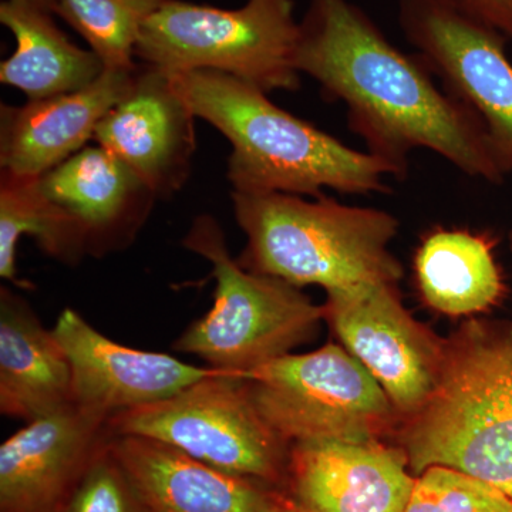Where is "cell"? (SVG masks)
<instances>
[{
  "mask_svg": "<svg viewBox=\"0 0 512 512\" xmlns=\"http://www.w3.org/2000/svg\"><path fill=\"white\" fill-rule=\"evenodd\" d=\"M64 512H148L137 488L111 453L109 439L94 457Z\"/></svg>",
  "mask_w": 512,
  "mask_h": 512,
  "instance_id": "obj_24",
  "label": "cell"
},
{
  "mask_svg": "<svg viewBox=\"0 0 512 512\" xmlns=\"http://www.w3.org/2000/svg\"><path fill=\"white\" fill-rule=\"evenodd\" d=\"M23 235L35 238L37 247L63 264H77L87 255L79 222L47 197L40 177L0 170V276L30 288L16 269Z\"/></svg>",
  "mask_w": 512,
  "mask_h": 512,
  "instance_id": "obj_21",
  "label": "cell"
},
{
  "mask_svg": "<svg viewBox=\"0 0 512 512\" xmlns=\"http://www.w3.org/2000/svg\"><path fill=\"white\" fill-rule=\"evenodd\" d=\"M43 191L76 218L87 255L123 251L158 200L128 165L103 147H84L40 177Z\"/></svg>",
  "mask_w": 512,
  "mask_h": 512,
  "instance_id": "obj_17",
  "label": "cell"
},
{
  "mask_svg": "<svg viewBox=\"0 0 512 512\" xmlns=\"http://www.w3.org/2000/svg\"><path fill=\"white\" fill-rule=\"evenodd\" d=\"M508 245H510V251L512 254V229L510 231V234H508Z\"/></svg>",
  "mask_w": 512,
  "mask_h": 512,
  "instance_id": "obj_28",
  "label": "cell"
},
{
  "mask_svg": "<svg viewBox=\"0 0 512 512\" xmlns=\"http://www.w3.org/2000/svg\"><path fill=\"white\" fill-rule=\"evenodd\" d=\"M183 242L210 262L217 285L214 305L175 340V352L244 376L318 336L325 320L322 306L301 288L242 268L229 254L224 229L214 217L195 218Z\"/></svg>",
  "mask_w": 512,
  "mask_h": 512,
  "instance_id": "obj_5",
  "label": "cell"
},
{
  "mask_svg": "<svg viewBox=\"0 0 512 512\" xmlns=\"http://www.w3.org/2000/svg\"><path fill=\"white\" fill-rule=\"evenodd\" d=\"M107 431L160 441L286 493L291 446L262 419L241 376L217 372L163 402L114 414Z\"/></svg>",
  "mask_w": 512,
  "mask_h": 512,
  "instance_id": "obj_8",
  "label": "cell"
},
{
  "mask_svg": "<svg viewBox=\"0 0 512 512\" xmlns=\"http://www.w3.org/2000/svg\"><path fill=\"white\" fill-rule=\"evenodd\" d=\"M417 477L402 448L379 441L291 446L286 494L302 512H404Z\"/></svg>",
  "mask_w": 512,
  "mask_h": 512,
  "instance_id": "obj_14",
  "label": "cell"
},
{
  "mask_svg": "<svg viewBox=\"0 0 512 512\" xmlns=\"http://www.w3.org/2000/svg\"><path fill=\"white\" fill-rule=\"evenodd\" d=\"M0 22L16 40L15 52L0 64V82L25 93L28 100L79 92L106 72L92 50L67 39L50 13L5 0Z\"/></svg>",
  "mask_w": 512,
  "mask_h": 512,
  "instance_id": "obj_20",
  "label": "cell"
},
{
  "mask_svg": "<svg viewBox=\"0 0 512 512\" xmlns=\"http://www.w3.org/2000/svg\"><path fill=\"white\" fill-rule=\"evenodd\" d=\"M53 333L72 367L73 403L107 419L163 402L220 372L188 365L167 353L127 348L69 308L60 313Z\"/></svg>",
  "mask_w": 512,
  "mask_h": 512,
  "instance_id": "obj_13",
  "label": "cell"
},
{
  "mask_svg": "<svg viewBox=\"0 0 512 512\" xmlns=\"http://www.w3.org/2000/svg\"><path fill=\"white\" fill-rule=\"evenodd\" d=\"M195 119L170 74L138 63L130 92L100 121L93 140L128 165L157 198H168L190 177Z\"/></svg>",
  "mask_w": 512,
  "mask_h": 512,
  "instance_id": "obj_12",
  "label": "cell"
},
{
  "mask_svg": "<svg viewBox=\"0 0 512 512\" xmlns=\"http://www.w3.org/2000/svg\"><path fill=\"white\" fill-rule=\"evenodd\" d=\"M109 448L148 512H282L292 504L278 488L225 473L160 441L110 434Z\"/></svg>",
  "mask_w": 512,
  "mask_h": 512,
  "instance_id": "obj_15",
  "label": "cell"
},
{
  "mask_svg": "<svg viewBox=\"0 0 512 512\" xmlns=\"http://www.w3.org/2000/svg\"><path fill=\"white\" fill-rule=\"evenodd\" d=\"M282 512H302V511L299 510V508L296 507V505L292 503L291 505H288V507H286L285 510Z\"/></svg>",
  "mask_w": 512,
  "mask_h": 512,
  "instance_id": "obj_27",
  "label": "cell"
},
{
  "mask_svg": "<svg viewBox=\"0 0 512 512\" xmlns=\"http://www.w3.org/2000/svg\"><path fill=\"white\" fill-rule=\"evenodd\" d=\"M247 245L237 261L256 274L325 292L367 282L399 284L403 266L390 251L399 220L377 208L352 207L320 195L232 192Z\"/></svg>",
  "mask_w": 512,
  "mask_h": 512,
  "instance_id": "obj_4",
  "label": "cell"
},
{
  "mask_svg": "<svg viewBox=\"0 0 512 512\" xmlns=\"http://www.w3.org/2000/svg\"><path fill=\"white\" fill-rule=\"evenodd\" d=\"M421 301L443 315L490 311L507 292L493 239L467 228L430 229L413 258Z\"/></svg>",
  "mask_w": 512,
  "mask_h": 512,
  "instance_id": "obj_19",
  "label": "cell"
},
{
  "mask_svg": "<svg viewBox=\"0 0 512 512\" xmlns=\"http://www.w3.org/2000/svg\"><path fill=\"white\" fill-rule=\"evenodd\" d=\"M404 512H512V501L477 478L431 467L417 476Z\"/></svg>",
  "mask_w": 512,
  "mask_h": 512,
  "instance_id": "obj_23",
  "label": "cell"
},
{
  "mask_svg": "<svg viewBox=\"0 0 512 512\" xmlns=\"http://www.w3.org/2000/svg\"><path fill=\"white\" fill-rule=\"evenodd\" d=\"M394 434L414 476L450 468L512 501V325L468 319L451 333L436 392Z\"/></svg>",
  "mask_w": 512,
  "mask_h": 512,
  "instance_id": "obj_3",
  "label": "cell"
},
{
  "mask_svg": "<svg viewBox=\"0 0 512 512\" xmlns=\"http://www.w3.org/2000/svg\"><path fill=\"white\" fill-rule=\"evenodd\" d=\"M241 377L255 409L289 446L379 441L402 420L372 373L336 343L289 353Z\"/></svg>",
  "mask_w": 512,
  "mask_h": 512,
  "instance_id": "obj_7",
  "label": "cell"
},
{
  "mask_svg": "<svg viewBox=\"0 0 512 512\" xmlns=\"http://www.w3.org/2000/svg\"><path fill=\"white\" fill-rule=\"evenodd\" d=\"M295 66L348 109V126L367 151L409 173L419 148L439 154L468 177L490 184L507 175L483 121L441 90L419 55H406L350 0H309L299 22Z\"/></svg>",
  "mask_w": 512,
  "mask_h": 512,
  "instance_id": "obj_1",
  "label": "cell"
},
{
  "mask_svg": "<svg viewBox=\"0 0 512 512\" xmlns=\"http://www.w3.org/2000/svg\"><path fill=\"white\" fill-rule=\"evenodd\" d=\"M298 40L293 0H248L238 9L167 0L141 30L136 57L168 74L214 70L265 93L295 92Z\"/></svg>",
  "mask_w": 512,
  "mask_h": 512,
  "instance_id": "obj_6",
  "label": "cell"
},
{
  "mask_svg": "<svg viewBox=\"0 0 512 512\" xmlns=\"http://www.w3.org/2000/svg\"><path fill=\"white\" fill-rule=\"evenodd\" d=\"M322 308L340 345L372 373L400 419L429 402L443 372L446 339L407 311L399 284L335 289L326 292Z\"/></svg>",
  "mask_w": 512,
  "mask_h": 512,
  "instance_id": "obj_10",
  "label": "cell"
},
{
  "mask_svg": "<svg viewBox=\"0 0 512 512\" xmlns=\"http://www.w3.org/2000/svg\"><path fill=\"white\" fill-rule=\"evenodd\" d=\"M73 404L69 359L25 299L0 289V413L33 421Z\"/></svg>",
  "mask_w": 512,
  "mask_h": 512,
  "instance_id": "obj_18",
  "label": "cell"
},
{
  "mask_svg": "<svg viewBox=\"0 0 512 512\" xmlns=\"http://www.w3.org/2000/svg\"><path fill=\"white\" fill-rule=\"evenodd\" d=\"M457 5L498 30L512 42V0H454Z\"/></svg>",
  "mask_w": 512,
  "mask_h": 512,
  "instance_id": "obj_25",
  "label": "cell"
},
{
  "mask_svg": "<svg viewBox=\"0 0 512 512\" xmlns=\"http://www.w3.org/2000/svg\"><path fill=\"white\" fill-rule=\"evenodd\" d=\"M12 2L25 3L50 15H56L57 0H12Z\"/></svg>",
  "mask_w": 512,
  "mask_h": 512,
  "instance_id": "obj_26",
  "label": "cell"
},
{
  "mask_svg": "<svg viewBox=\"0 0 512 512\" xmlns=\"http://www.w3.org/2000/svg\"><path fill=\"white\" fill-rule=\"evenodd\" d=\"M137 67L109 70L79 92L23 106H0V168L42 177L69 160L94 137L96 128L130 92Z\"/></svg>",
  "mask_w": 512,
  "mask_h": 512,
  "instance_id": "obj_16",
  "label": "cell"
},
{
  "mask_svg": "<svg viewBox=\"0 0 512 512\" xmlns=\"http://www.w3.org/2000/svg\"><path fill=\"white\" fill-rule=\"evenodd\" d=\"M399 23L450 96L483 121L504 174H512V63L508 39L454 0H400Z\"/></svg>",
  "mask_w": 512,
  "mask_h": 512,
  "instance_id": "obj_9",
  "label": "cell"
},
{
  "mask_svg": "<svg viewBox=\"0 0 512 512\" xmlns=\"http://www.w3.org/2000/svg\"><path fill=\"white\" fill-rule=\"evenodd\" d=\"M107 417L70 404L0 446V512H64L109 439Z\"/></svg>",
  "mask_w": 512,
  "mask_h": 512,
  "instance_id": "obj_11",
  "label": "cell"
},
{
  "mask_svg": "<svg viewBox=\"0 0 512 512\" xmlns=\"http://www.w3.org/2000/svg\"><path fill=\"white\" fill-rule=\"evenodd\" d=\"M167 0H57L56 15L89 43L109 70H130L141 30Z\"/></svg>",
  "mask_w": 512,
  "mask_h": 512,
  "instance_id": "obj_22",
  "label": "cell"
},
{
  "mask_svg": "<svg viewBox=\"0 0 512 512\" xmlns=\"http://www.w3.org/2000/svg\"><path fill=\"white\" fill-rule=\"evenodd\" d=\"M197 119L231 143L228 180L242 194H387L396 170L357 151L308 121L279 109L268 93L229 74L194 70L170 74Z\"/></svg>",
  "mask_w": 512,
  "mask_h": 512,
  "instance_id": "obj_2",
  "label": "cell"
}]
</instances>
